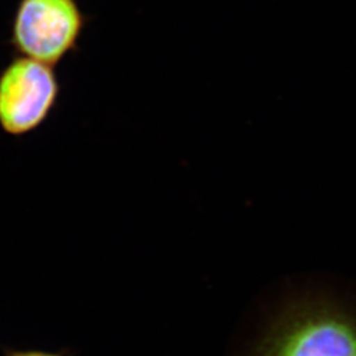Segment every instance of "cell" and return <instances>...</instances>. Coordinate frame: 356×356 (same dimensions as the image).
Segmentation results:
<instances>
[{
	"instance_id": "obj_1",
	"label": "cell",
	"mask_w": 356,
	"mask_h": 356,
	"mask_svg": "<svg viewBox=\"0 0 356 356\" xmlns=\"http://www.w3.org/2000/svg\"><path fill=\"white\" fill-rule=\"evenodd\" d=\"M85 23L76 0H20L10 44L19 56L56 66L76 51Z\"/></svg>"
},
{
	"instance_id": "obj_2",
	"label": "cell",
	"mask_w": 356,
	"mask_h": 356,
	"mask_svg": "<svg viewBox=\"0 0 356 356\" xmlns=\"http://www.w3.org/2000/svg\"><path fill=\"white\" fill-rule=\"evenodd\" d=\"M254 356H356V323L329 307L297 309L269 330Z\"/></svg>"
},
{
	"instance_id": "obj_3",
	"label": "cell",
	"mask_w": 356,
	"mask_h": 356,
	"mask_svg": "<svg viewBox=\"0 0 356 356\" xmlns=\"http://www.w3.org/2000/svg\"><path fill=\"white\" fill-rule=\"evenodd\" d=\"M54 66L23 56L0 72V128L23 136L45 123L60 98Z\"/></svg>"
},
{
	"instance_id": "obj_4",
	"label": "cell",
	"mask_w": 356,
	"mask_h": 356,
	"mask_svg": "<svg viewBox=\"0 0 356 356\" xmlns=\"http://www.w3.org/2000/svg\"><path fill=\"white\" fill-rule=\"evenodd\" d=\"M4 356H65V354L41 351V350H6Z\"/></svg>"
}]
</instances>
